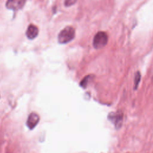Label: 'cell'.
Listing matches in <instances>:
<instances>
[{
    "label": "cell",
    "mask_w": 153,
    "mask_h": 153,
    "mask_svg": "<svg viewBox=\"0 0 153 153\" xmlns=\"http://www.w3.org/2000/svg\"><path fill=\"white\" fill-rule=\"evenodd\" d=\"M75 35V29L67 26L60 31L58 35V42L60 44H66L72 41Z\"/></svg>",
    "instance_id": "6da1fadb"
},
{
    "label": "cell",
    "mask_w": 153,
    "mask_h": 153,
    "mask_svg": "<svg viewBox=\"0 0 153 153\" xmlns=\"http://www.w3.org/2000/svg\"><path fill=\"white\" fill-rule=\"evenodd\" d=\"M108 42V36L107 34L104 32H97L93 41V47L96 49H100L105 47Z\"/></svg>",
    "instance_id": "7a4b0ae2"
},
{
    "label": "cell",
    "mask_w": 153,
    "mask_h": 153,
    "mask_svg": "<svg viewBox=\"0 0 153 153\" xmlns=\"http://www.w3.org/2000/svg\"><path fill=\"white\" fill-rule=\"evenodd\" d=\"M108 119L117 128L121 127L123 121V115L119 112H111L108 115Z\"/></svg>",
    "instance_id": "3957f363"
},
{
    "label": "cell",
    "mask_w": 153,
    "mask_h": 153,
    "mask_svg": "<svg viewBox=\"0 0 153 153\" xmlns=\"http://www.w3.org/2000/svg\"><path fill=\"white\" fill-rule=\"evenodd\" d=\"M25 0H8L6 2L7 8L13 10H18L23 8Z\"/></svg>",
    "instance_id": "277c9868"
},
{
    "label": "cell",
    "mask_w": 153,
    "mask_h": 153,
    "mask_svg": "<svg viewBox=\"0 0 153 153\" xmlns=\"http://www.w3.org/2000/svg\"><path fill=\"white\" fill-rule=\"evenodd\" d=\"M39 121V115L35 112H32L31 114H30V115L27 118L26 124L30 129H33L37 125Z\"/></svg>",
    "instance_id": "5b68a950"
},
{
    "label": "cell",
    "mask_w": 153,
    "mask_h": 153,
    "mask_svg": "<svg viewBox=\"0 0 153 153\" xmlns=\"http://www.w3.org/2000/svg\"><path fill=\"white\" fill-rule=\"evenodd\" d=\"M38 28L36 26L33 25H30L27 29L26 35L29 39H33L38 36Z\"/></svg>",
    "instance_id": "8992f818"
},
{
    "label": "cell",
    "mask_w": 153,
    "mask_h": 153,
    "mask_svg": "<svg viewBox=\"0 0 153 153\" xmlns=\"http://www.w3.org/2000/svg\"><path fill=\"white\" fill-rule=\"evenodd\" d=\"M141 75L139 71H137L134 75V89H136L139 85V84L140 81Z\"/></svg>",
    "instance_id": "52a82bcc"
},
{
    "label": "cell",
    "mask_w": 153,
    "mask_h": 153,
    "mask_svg": "<svg viewBox=\"0 0 153 153\" xmlns=\"http://www.w3.org/2000/svg\"><path fill=\"white\" fill-rule=\"evenodd\" d=\"M89 78H90V76H87L81 81L80 85H81L82 87H85L86 85H87V82H88V80H89Z\"/></svg>",
    "instance_id": "ba28073f"
},
{
    "label": "cell",
    "mask_w": 153,
    "mask_h": 153,
    "mask_svg": "<svg viewBox=\"0 0 153 153\" xmlns=\"http://www.w3.org/2000/svg\"><path fill=\"white\" fill-rule=\"evenodd\" d=\"M76 1V0H65V5L66 7H69L74 4Z\"/></svg>",
    "instance_id": "9c48e42d"
}]
</instances>
